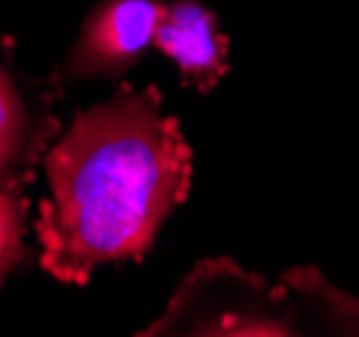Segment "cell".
Masks as SVG:
<instances>
[{
    "label": "cell",
    "instance_id": "8992f818",
    "mask_svg": "<svg viewBox=\"0 0 359 337\" xmlns=\"http://www.w3.org/2000/svg\"><path fill=\"white\" fill-rule=\"evenodd\" d=\"M30 200L22 186H0V286L14 273L27 270L33 251L27 246Z\"/></svg>",
    "mask_w": 359,
    "mask_h": 337
},
{
    "label": "cell",
    "instance_id": "277c9868",
    "mask_svg": "<svg viewBox=\"0 0 359 337\" xmlns=\"http://www.w3.org/2000/svg\"><path fill=\"white\" fill-rule=\"evenodd\" d=\"M168 0H97L52 78L65 87L76 81H122L141 62L157 36Z\"/></svg>",
    "mask_w": 359,
    "mask_h": 337
},
{
    "label": "cell",
    "instance_id": "6da1fadb",
    "mask_svg": "<svg viewBox=\"0 0 359 337\" xmlns=\"http://www.w3.org/2000/svg\"><path fill=\"white\" fill-rule=\"evenodd\" d=\"M43 167L52 197L36 221L41 267L73 286L100 265L141 262L192 186V149L157 87L122 84L79 111Z\"/></svg>",
    "mask_w": 359,
    "mask_h": 337
},
{
    "label": "cell",
    "instance_id": "5b68a950",
    "mask_svg": "<svg viewBox=\"0 0 359 337\" xmlns=\"http://www.w3.org/2000/svg\"><path fill=\"white\" fill-rule=\"evenodd\" d=\"M154 46L181 73L187 87L208 95L227 73V36L219 17L200 0H168L157 25Z\"/></svg>",
    "mask_w": 359,
    "mask_h": 337
},
{
    "label": "cell",
    "instance_id": "3957f363",
    "mask_svg": "<svg viewBox=\"0 0 359 337\" xmlns=\"http://www.w3.org/2000/svg\"><path fill=\"white\" fill-rule=\"evenodd\" d=\"M60 84L19 65L14 38L0 33V186H25L60 135Z\"/></svg>",
    "mask_w": 359,
    "mask_h": 337
},
{
    "label": "cell",
    "instance_id": "7a4b0ae2",
    "mask_svg": "<svg viewBox=\"0 0 359 337\" xmlns=\"http://www.w3.org/2000/svg\"><path fill=\"white\" fill-rule=\"evenodd\" d=\"M138 335H359V300L313 265L270 286L216 256L184 275L165 313Z\"/></svg>",
    "mask_w": 359,
    "mask_h": 337
}]
</instances>
